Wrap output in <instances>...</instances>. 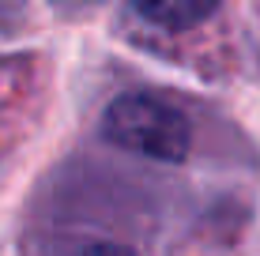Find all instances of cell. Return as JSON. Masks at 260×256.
<instances>
[{"mask_svg":"<svg viewBox=\"0 0 260 256\" xmlns=\"http://www.w3.org/2000/svg\"><path fill=\"white\" fill-rule=\"evenodd\" d=\"M91 4H98V0H53L57 12H83V8H91Z\"/></svg>","mask_w":260,"mask_h":256,"instance_id":"obj_5","label":"cell"},{"mask_svg":"<svg viewBox=\"0 0 260 256\" xmlns=\"http://www.w3.org/2000/svg\"><path fill=\"white\" fill-rule=\"evenodd\" d=\"M132 4L147 23L162 26V30H189L208 19L219 8V0H132Z\"/></svg>","mask_w":260,"mask_h":256,"instance_id":"obj_2","label":"cell"},{"mask_svg":"<svg viewBox=\"0 0 260 256\" xmlns=\"http://www.w3.org/2000/svg\"><path fill=\"white\" fill-rule=\"evenodd\" d=\"M15 19H19V0H0V38L15 30Z\"/></svg>","mask_w":260,"mask_h":256,"instance_id":"obj_4","label":"cell"},{"mask_svg":"<svg viewBox=\"0 0 260 256\" xmlns=\"http://www.w3.org/2000/svg\"><path fill=\"white\" fill-rule=\"evenodd\" d=\"M76 256H136V252L124 249V245H113V241H91V245H83Z\"/></svg>","mask_w":260,"mask_h":256,"instance_id":"obj_3","label":"cell"},{"mask_svg":"<svg viewBox=\"0 0 260 256\" xmlns=\"http://www.w3.org/2000/svg\"><path fill=\"white\" fill-rule=\"evenodd\" d=\"M102 132L110 143L136 151L143 158H155V162H185L192 147L189 117L174 102L143 91H128L113 98L102 117Z\"/></svg>","mask_w":260,"mask_h":256,"instance_id":"obj_1","label":"cell"}]
</instances>
